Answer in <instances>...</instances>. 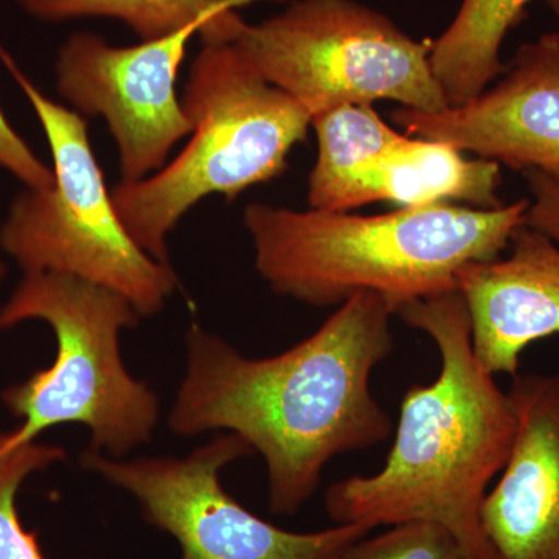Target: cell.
Listing matches in <instances>:
<instances>
[{
  "label": "cell",
  "instance_id": "14",
  "mask_svg": "<svg viewBox=\"0 0 559 559\" xmlns=\"http://www.w3.org/2000/svg\"><path fill=\"white\" fill-rule=\"evenodd\" d=\"M530 0H463L447 32L432 40L430 66L448 105H465L506 72L503 39L524 17Z\"/></svg>",
  "mask_w": 559,
  "mask_h": 559
},
{
  "label": "cell",
  "instance_id": "3",
  "mask_svg": "<svg viewBox=\"0 0 559 559\" xmlns=\"http://www.w3.org/2000/svg\"><path fill=\"white\" fill-rule=\"evenodd\" d=\"M528 207V200L498 209L440 202L360 216L255 202L242 221L257 271L280 296L334 307L373 293L396 316L412 301L457 290L468 264L499 259Z\"/></svg>",
  "mask_w": 559,
  "mask_h": 559
},
{
  "label": "cell",
  "instance_id": "21",
  "mask_svg": "<svg viewBox=\"0 0 559 559\" xmlns=\"http://www.w3.org/2000/svg\"><path fill=\"white\" fill-rule=\"evenodd\" d=\"M3 277H5V264L0 261V283H2Z\"/></svg>",
  "mask_w": 559,
  "mask_h": 559
},
{
  "label": "cell",
  "instance_id": "10",
  "mask_svg": "<svg viewBox=\"0 0 559 559\" xmlns=\"http://www.w3.org/2000/svg\"><path fill=\"white\" fill-rule=\"evenodd\" d=\"M200 32L194 25L135 46L76 32L58 50V92L81 116L106 120L124 182L159 171L176 143L193 131L176 84L187 47Z\"/></svg>",
  "mask_w": 559,
  "mask_h": 559
},
{
  "label": "cell",
  "instance_id": "6",
  "mask_svg": "<svg viewBox=\"0 0 559 559\" xmlns=\"http://www.w3.org/2000/svg\"><path fill=\"white\" fill-rule=\"evenodd\" d=\"M0 61L16 81L49 142L55 180L21 191L0 226V248L24 274L50 272L105 286L142 318L156 316L178 289L171 264L151 259L119 218L92 151L87 121L44 95L0 43Z\"/></svg>",
  "mask_w": 559,
  "mask_h": 559
},
{
  "label": "cell",
  "instance_id": "18",
  "mask_svg": "<svg viewBox=\"0 0 559 559\" xmlns=\"http://www.w3.org/2000/svg\"><path fill=\"white\" fill-rule=\"evenodd\" d=\"M0 168L21 180L27 189H47L53 170L33 153L31 145L11 127L0 108Z\"/></svg>",
  "mask_w": 559,
  "mask_h": 559
},
{
  "label": "cell",
  "instance_id": "19",
  "mask_svg": "<svg viewBox=\"0 0 559 559\" xmlns=\"http://www.w3.org/2000/svg\"><path fill=\"white\" fill-rule=\"evenodd\" d=\"M525 176L533 194L525 226L547 235L559 245V183L538 171H527Z\"/></svg>",
  "mask_w": 559,
  "mask_h": 559
},
{
  "label": "cell",
  "instance_id": "20",
  "mask_svg": "<svg viewBox=\"0 0 559 559\" xmlns=\"http://www.w3.org/2000/svg\"><path fill=\"white\" fill-rule=\"evenodd\" d=\"M544 2L547 3V7H549L557 16H559V0H544Z\"/></svg>",
  "mask_w": 559,
  "mask_h": 559
},
{
  "label": "cell",
  "instance_id": "7",
  "mask_svg": "<svg viewBox=\"0 0 559 559\" xmlns=\"http://www.w3.org/2000/svg\"><path fill=\"white\" fill-rule=\"evenodd\" d=\"M224 39L311 120L382 100L419 112L450 106L430 66L432 39L411 38L356 0H294L259 24L238 16Z\"/></svg>",
  "mask_w": 559,
  "mask_h": 559
},
{
  "label": "cell",
  "instance_id": "15",
  "mask_svg": "<svg viewBox=\"0 0 559 559\" xmlns=\"http://www.w3.org/2000/svg\"><path fill=\"white\" fill-rule=\"evenodd\" d=\"M17 5L49 24L84 17L120 21L140 40L167 38L194 25L202 31L210 21L240 9L237 0H17Z\"/></svg>",
  "mask_w": 559,
  "mask_h": 559
},
{
  "label": "cell",
  "instance_id": "4",
  "mask_svg": "<svg viewBox=\"0 0 559 559\" xmlns=\"http://www.w3.org/2000/svg\"><path fill=\"white\" fill-rule=\"evenodd\" d=\"M201 43L180 98L193 127L190 142L159 171L110 190L132 240L165 264H171L168 235L193 205L210 194L231 201L278 178L311 127L310 114L261 79L234 44Z\"/></svg>",
  "mask_w": 559,
  "mask_h": 559
},
{
  "label": "cell",
  "instance_id": "17",
  "mask_svg": "<svg viewBox=\"0 0 559 559\" xmlns=\"http://www.w3.org/2000/svg\"><path fill=\"white\" fill-rule=\"evenodd\" d=\"M342 559H468L457 538L439 522L409 521L373 538L359 539Z\"/></svg>",
  "mask_w": 559,
  "mask_h": 559
},
{
  "label": "cell",
  "instance_id": "16",
  "mask_svg": "<svg viewBox=\"0 0 559 559\" xmlns=\"http://www.w3.org/2000/svg\"><path fill=\"white\" fill-rule=\"evenodd\" d=\"M64 459L61 447L38 441L5 450L0 432V559H44L35 533L22 527L16 496L32 474Z\"/></svg>",
  "mask_w": 559,
  "mask_h": 559
},
{
  "label": "cell",
  "instance_id": "12",
  "mask_svg": "<svg viewBox=\"0 0 559 559\" xmlns=\"http://www.w3.org/2000/svg\"><path fill=\"white\" fill-rule=\"evenodd\" d=\"M516 437L481 522L498 559H559V371L514 374Z\"/></svg>",
  "mask_w": 559,
  "mask_h": 559
},
{
  "label": "cell",
  "instance_id": "13",
  "mask_svg": "<svg viewBox=\"0 0 559 559\" xmlns=\"http://www.w3.org/2000/svg\"><path fill=\"white\" fill-rule=\"evenodd\" d=\"M509 248L506 259L471 263L457 275L474 353L495 377H514L530 345L559 334V245L522 226Z\"/></svg>",
  "mask_w": 559,
  "mask_h": 559
},
{
  "label": "cell",
  "instance_id": "9",
  "mask_svg": "<svg viewBox=\"0 0 559 559\" xmlns=\"http://www.w3.org/2000/svg\"><path fill=\"white\" fill-rule=\"evenodd\" d=\"M311 127L319 153L308 179L310 209L349 212L381 201L400 209L448 201L502 207L499 164L468 159L437 140L400 134L373 106H341L314 117Z\"/></svg>",
  "mask_w": 559,
  "mask_h": 559
},
{
  "label": "cell",
  "instance_id": "5",
  "mask_svg": "<svg viewBox=\"0 0 559 559\" xmlns=\"http://www.w3.org/2000/svg\"><path fill=\"white\" fill-rule=\"evenodd\" d=\"M142 316L131 301L105 286L72 275L24 274L0 308V331L28 320L53 330L57 356L3 390L2 401L21 425L2 432L5 450L33 443L61 425L90 429L91 450L124 459L153 439L159 401L146 382L132 377L120 353V334Z\"/></svg>",
  "mask_w": 559,
  "mask_h": 559
},
{
  "label": "cell",
  "instance_id": "11",
  "mask_svg": "<svg viewBox=\"0 0 559 559\" xmlns=\"http://www.w3.org/2000/svg\"><path fill=\"white\" fill-rule=\"evenodd\" d=\"M392 119L409 135L559 183V32L522 44L506 76L474 100L439 112L401 108Z\"/></svg>",
  "mask_w": 559,
  "mask_h": 559
},
{
  "label": "cell",
  "instance_id": "1",
  "mask_svg": "<svg viewBox=\"0 0 559 559\" xmlns=\"http://www.w3.org/2000/svg\"><path fill=\"white\" fill-rule=\"evenodd\" d=\"M393 316L378 294H356L316 333L271 358H248L191 323L168 429L179 437L237 433L266 463L272 513H299L331 460L392 436L370 380L395 348Z\"/></svg>",
  "mask_w": 559,
  "mask_h": 559
},
{
  "label": "cell",
  "instance_id": "2",
  "mask_svg": "<svg viewBox=\"0 0 559 559\" xmlns=\"http://www.w3.org/2000/svg\"><path fill=\"white\" fill-rule=\"evenodd\" d=\"M396 316L439 348V377L407 389L384 466L331 485L323 500L326 514L334 524L371 530L439 522L468 559H498L481 509L516 437L509 393L474 353L468 308L459 290L412 301Z\"/></svg>",
  "mask_w": 559,
  "mask_h": 559
},
{
  "label": "cell",
  "instance_id": "8",
  "mask_svg": "<svg viewBox=\"0 0 559 559\" xmlns=\"http://www.w3.org/2000/svg\"><path fill=\"white\" fill-rule=\"evenodd\" d=\"M252 454L248 441L223 432L187 457L112 459L87 448L80 463L138 500L145 520L178 540L179 559H342L369 536L371 528L364 524L288 532L250 513L219 476Z\"/></svg>",
  "mask_w": 559,
  "mask_h": 559
}]
</instances>
